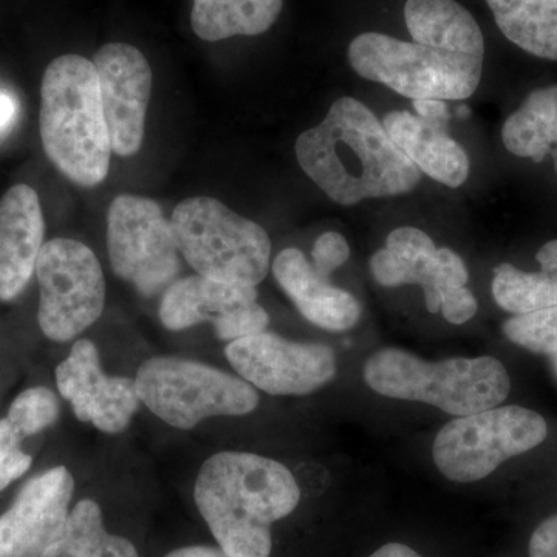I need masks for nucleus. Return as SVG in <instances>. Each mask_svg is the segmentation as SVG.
<instances>
[{
	"instance_id": "f257e3e1",
	"label": "nucleus",
	"mask_w": 557,
	"mask_h": 557,
	"mask_svg": "<svg viewBox=\"0 0 557 557\" xmlns=\"http://www.w3.org/2000/svg\"><path fill=\"white\" fill-rule=\"evenodd\" d=\"M296 157L319 189L344 207L408 194L421 178L372 110L350 97L333 102L318 126L299 135Z\"/></svg>"
},
{
	"instance_id": "f03ea898",
	"label": "nucleus",
	"mask_w": 557,
	"mask_h": 557,
	"mask_svg": "<svg viewBox=\"0 0 557 557\" xmlns=\"http://www.w3.org/2000/svg\"><path fill=\"white\" fill-rule=\"evenodd\" d=\"M194 498L223 552L269 557L271 530L298 508L300 490L292 471L273 458L225 450L201 465Z\"/></svg>"
},
{
	"instance_id": "7ed1b4c3",
	"label": "nucleus",
	"mask_w": 557,
	"mask_h": 557,
	"mask_svg": "<svg viewBox=\"0 0 557 557\" xmlns=\"http://www.w3.org/2000/svg\"><path fill=\"white\" fill-rule=\"evenodd\" d=\"M39 129L47 157L65 177L86 188L104 182L113 150L94 61L64 54L50 62Z\"/></svg>"
},
{
	"instance_id": "20e7f679",
	"label": "nucleus",
	"mask_w": 557,
	"mask_h": 557,
	"mask_svg": "<svg viewBox=\"0 0 557 557\" xmlns=\"http://www.w3.org/2000/svg\"><path fill=\"white\" fill-rule=\"evenodd\" d=\"M362 373L383 397L426 403L456 417L497 408L511 391L507 369L493 357L428 362L399 348H381Z\"/></svg>"
},
{
	"instance_id": "39448f33",
	"label": "nucleus",
	"mask_w": 557,
	"mask_h": 557,
	"mask_svg": "<svg viewBox=\"0 0 557 557\" xmlns=\"http://www.w3.org/2000/svg\"><path fill=\"white\" fill-rule=\"evenodd\" d=\"M172 233L180 255L200 276L258 287L269 274L267 231L212 197H190L174 209Z\"/></svg>"
},
{
	"instance_id": "423d86ee",
	"label": "nucleus",
	"mask_w": 557,
	"mask_h": 557,
	"mask_svg": "<svg viewBox=\"0 0 557 557\" xmlns=\"http://www.w3.org/2000/svg\"><path fill=\"white\" fill-rule=\"evenodd\" d=\"M348 61L362 78L410 100H467L478 90L482 58L442 47L362 33L348 46Z\"/></svg>"
},
{
	"instance_id": "0eeeda50",
	"label": "nucleus",
	"mask_w": 557,
	"mask_h": 557,
	"mask_svg": "<svg viewBox=\"0 0 557 557\" xmlns=\"http://www.w3.org/2000/svg\"><path fill=\"white\" fill-rule=\"evenodd\" d=\"M135 387L153 416L182 431L205 418L247 416L259 406L258 392L248 381L193 359H146Z\"/></svg>"
},
{
	"instance_id": "6e6552de",
	"label": "nucleus",
	"mask_w": 557,
	"mask_h": 557,
	"mask_svg": "<svg viewBox=\"0 0 557 557\" xmlns=\"http://www.w3.org/2000/svg\"><path fill=\"white\" fill-rule=\"evenodd\" d=\"M547 435V421L534 410L497 406L445 424L435 437L432 457L446 479L479 482L509 458L537 448Z\"/></svg>"
},
{
	"instance_id": "1a4fd4ad",
	"label": "nucleus",
	"mask_w": 557,
	"mask_h": 557,
	"mask_svg": "<svg viewBox=\"0 0 557 557\" xmlns=\"http://www.w3.org/2000/svg\"><path fill=\"white\" fill-rule=\"evenodd\" d=\"M40 298L39 327L46 338L69 343L101 318L106 278L100 260L87 245L51 239L36 263Z\"/></svg>"
},
{
	"instance_id": "9d476101",
	"label": "nucleus",
	"mask_w": 557,
	"mask_h": 557,
	"mask_svg": "<svg viewBox=\"0 0 557 557\" xmlns=\"http://www.w3.org/2000/svg\"><path fill=\"white\" fill-rule=\"evenodd\" d=\"M108 249L116 276L153 298L178 276V248L170 220L156 200L120 196L108 212Z\"/></svg>"
},
{
	"instance_id": "9b49d317",
	"label": "nucleus",
	"mask_w": 557,
	"mask_h": 557,
	"mask_svg": "<svg viewBox=\"0 0 557 557\" xmlns=\"http://www.w3.org/2000/svg\"><path fill=\"white\" fill-rule=\"evenodd\" d=\"M230 364L240 379L270 395H309L335 379L336 355L325 344L295 343L262 332L231 341Z\"/></svg>"
},
{
	"instance_id": "f8f14e48",
	"label": "nucleus",
	"mask_w": 557,
	"mask_h": 557,
	"mask_svg": "<svg viewBox=\"0 0 557 557\" xmlns=\"http://www.w3.org/2000/svg\"><path fill=\"white\" fill-rule=\"evenodd\" d=\"M102 109L112 150L121 157L138 152L145 138L152 70L145 54L129 44H106L95 54Z\"/></svg>"
},
{
	"instance_id": "ddd939ff",
	"label": "nucleus",
	"mask_w": 557,
	"mask_h": 557,
	"mask_svg": "<svg viewBox=\"0 0 557 557\" xmlns=\"http://www.w3.org/2000/svg\"><path fill=\"white\" fill-rule=\"evenodd\" d=\"M58 391L72 405L83 423H91L106 434H119L138 412L135 380L108 376L101 368L98 347L90 339L73 344L69 357L54 372Z\"/></svg>"
},
{
	"instance_id": "4468645a",
	"label": "nucleus",
	"mask_w": 557,
	"mask_h": 557,
	"mask_svg": "<svg viewBox=\"0 0 557 557\" xmlns=\"http://www.w3.org/2000/svg\"><path fill=\"white\" fill-rule=\"evenodd\" d=\"M372 276L383 287L420 285L431 313H438L442 296L467 287L468 269L453 249L437 248L424 231L403 226L387 236L386 247L370 259Z\"/></svg>"
},
{
	"instance_id": "2eb2a0df",
	"label": "nucleus",
	"mask_w": 557,
	"mask_h": 557,
	"mask_svg": "<svg viewBox=\"0 0 557 557\" xmlns=\"http://www.w3.org/2000/svg\"><path fill=\"white\" fill-rule=\"evenodd\" d=\"M75 480L65 467L28 480L0 516V557H42L69 518Z\"/></svg>"
},
{
	"instance_id": "dca6fc26",
	"label": "nucleus",
	"mask_w": 557,
	"mask_h": 557,
	"mask_svg": "<svg viewBox=\"0 0 557 557\" xmlns=\"http://www.w3.org/2000/svg\"><path fill=\"white\" fill-rule=\"evenodd\" d=\"M42 208L36 190L16 185L0 199V302L20 298L44 247Z\"/></svg>"
},
{
	"instance_id": "f3484780",
	"label": "nucleus",
	"mask_w": 557,
	"mask_h": 557,
	"mask_svg": "<svg viewBox=\"0 0 557 557\" xmlns=\"http://www.w3.org/2000/svg\"><path fill=\"white\" fill-rule=\"evenodd\" d=\"M273 274L296 309L311 324L330 332H344L357 325L361 317L357 298L330 284L329 277L319 274L300 249L287 248L278 252L273 262Z\"/></svg>"
},
{
	"instance_id": "a211bd4d",
	"label": "nucleus",
	"mask_w": 557,
	"mask_h": 557,
	"mask_svg": "<svg viewBox=\"0 0 557 557\" xmlns=\"http://www.w3.org/2000/svg\"><path fill=\"white\" fill-rule=\"evenodd\" d=\"M384 131L399 150L424 174L449 188L467 182L469 159L465 149L450 138L448 124L431 123L409 112H391Z\"/></svg>"
},
{
	"instance_id": "6ab92c4d",
	"label": "nucleus",
	"mask_w": 557,
	"mask_h": 557,
	"mask_svg": "<svg viewBox=\"0 0 557 557\" xmlns=\"http://www.w3.org/2000/svg\"><path fill=\"white\" fill-rule=\"evenodd\" d=\"M258 288L251 285L226 284L194 274L166 288L160 304V321L172 332L205 322L214 325L230 311L258 302Z\"/></svg>"
},
{
	"instance_id": "aec40b11",
	"label": "nucleus",
	"mask_w": 557,
	"mask_h": 557,
	"mask_svg": "<svg viewBox=\"0 0 557 557\" xmlns=\"http://www.w3.org/2000/svg\"><path fill=\"white\" fill-rule=\"evenodd\" d=\"M405 20L413 42L485 58L478 21L456 0H408Z\"/></svg>"
},
{
	"instance_id": "412c9836",
	"label": "nucleus",
	"mask_w": 557,
	"mask_h": 557,
	"mask_svg": "<svg viewBox=\"0 0 557 557\" xmlns=\"http://www.w3.org/2000/svg\"><path fill=\"white\" fill-rule=\"evenodd\" d=\"M284 0H194L190 27L201 40L258 36L269 32Z\"/></svg>"
},
{
	"instance_id": "4be33fe9",
	"label": "nucleus",
	"mask_w": 557,
	"mask_h": 557,
	"mask_svg": "<svg viewBox=\"0 0 557 557\" xmlns=\"http://www.w3.org/2000/svg\"><path fill=\"white\" fill-rule=\"evenodd\" d=\"M536 259L541 263L536 273L520 271L511 263L494 270V300L515 317L557 306V239L539 249Z\"/></svg>"
},
{
	"instance_id": "5701e85b",
	"label": "nucleus",
	"mask_w": 557,
	"mask_h": 557,
	"mask_svg": "<svg viewBox=\"0 0 557 557\" xmlns=\"http://www.w3.org/2000/svg\"><path fill=\"white\" fill-rule=\"evenodd\" d=\"M502 139L509 152L536 163L549 153L557 172V86L534 90L505 121Z\"/></svg>"
},
{
	"instance_id": "b1692460",
	"label": "nucleus",
	"mask_w": 557,
	"mask_h": 557,
	"mask_svg": "<svg viewBox=\"0 0 557 557\" xmlns=\"http://www.w3.org/2000/svg\"><path fill=\"white\" fill-rule=\"evenodd\" d=\"M497 27L520 49L557 61V0H486Z\"/></svg>"
},
{
	"instance_id": "393cba45",
	"label": "nucleus",
	"mask_w": 557,
	"mask_h": 557,
	"mask_svg": "<svg viewBox=\"0 0 557 557\" xmlns=\"http://www.w3.org/2000/svg\"><path fill=\"white\" fill-rule=\"evenodd\" d=\"M42 557H139L129 539L109 533L100 505L79 500Z\"/></svg>"
},
{
	"instance_id": "a878e982",
	"label": "nucleus",
	"mask_w": 557,
	"mask_h": 557,
	"mask_svg": "<svg viewBox=\"0 0 557 557\" xmlns=\"http://www.w3.org/2000/svg\"><path fill=\"white\" fill-rule=\"evenodd\" d=\"M60 417V401L49 387H30L11 403L9 421L21 440L39 434L57 423Z\"/></svg>"
},
{
	"instance_id": "bb28decb",
	"label": "nucleus",
	"mask_w": 557,
	"mask_h": 557,
	"mask_svg": "<svg viewBox=\"0 0 557 557\" xmlns=\"http://www.w3.org/2000/svg\"><path fill=\"white\" fill-rule=\"evenodd\" d=\"M511 343L541 355H557V306L518 314L502 325Z\"/></svg>"
},
{
	"instance_id": "cd10ccee",
	"label": "nucleus",
	"mask_w": 557,
	"mask_h": 557,
	"mask_svg": "<svg viewBox=\"0 0 557 557\" xmlns=\"http://www.w3.org/2000/svg\"><path fill=\"white\" fill-rule=\"evenodd\" d=\"M270 317L259 302L248 304L230 311L226 317L215 322V335L222 341H236L259 335L269 327Z\"/></svg>"
},
{
	"instance_id": "c85d7f7f",
	"label": "nucleus",
	"mask_w": 557,
	"mask_h": 557,
	"mask_svg": "<svg viewBox=\"0 0 557 557\" xmlns=\"http://www.w3.org/2000/svg\"><path fill=\"white\" fill-rule=\"evenodd\" d=\"M350 258V247L338 233H324L314 242L311 249L314 270L324 277L343 267Z\"/></svg>"
},
{
	"instance_id": "c756f323",
	"label": "nucleus",
	"mask_w": 557,
	"mask_h": 557,
	"mask_svg": "<svg viewBox=\"0 0 557 557\" xmlns=\"http://www.w3.org/2000/svg\"><path fill=\"white\" fill-rule=\"evenodd\" d=\"M478 310V299L467 287L449 289L442 296L440 311L450 324L460 325L471 321Z\"/></svg>"
},
{
	"instance_id": "7c9ffc66",
	"label": "nucleus",
	"mask_w": 557,
	"mask_h": 557,
	"mask_svg": "<svg viewBox=\"0 0 557 557\" xmlns=\"http://www.w3.org/2000/svg\"><path fill=\"white\" fill-rule=\"evenodd\" d=\"M530 557H557V515L545 519L530 539Z\"/></svg>"
},
{
	"instance_id": "2f4dec72",
	"label": "nucleus",
	"mask_w": 557,
	"mask_h": 557,
	"mask_svg": "<svg viewBox=\"0 0 557 557\" xmlns=\"http://www.w3.org/2000/svg\"><path fill=\"white\" fill-rule=\"evenodd\" d=\"M32 463V456L25 454L21 448L7 457L0 463V491L5 490L14 480L21 479L30 469Z\"/></svg>"
},
{
	"instance_id": "473e14b6",
	"label": "nucleus",
	"mask_w": 557,
	"mask_h": 557,
	"mask_svg": "<svg viewBox=\"0 0 557 557\" xmlns=\"http://www.w3.org/2000/svg\"><path fill=\"white\" fill-rule=\"evenodd\" d=\"M413 109L417 110L421 120L431 121V123L448 124L449 109L446 101L442 100H416Z\"/></svg>"
},
{
	"instance_id": "72a5a7b5",
	"label": "nucleus",
	"mask_w": 557,
	"mask_h": 557,
	"mask_svg": "<svg viewBox=\"0 0 557 557\" xmlns=\"http://www.w3.org/2000/svg\"><path fill=\"white\" fill-rule=\"evenodd\" d=\"M22 440L14 428L11 426L9 418L0 420V463L10 457L14 450L21 448Z\"/></svg>"
},
{
	"instance_id": "f704fd0d",
	"label": "nucleus",
	"mask_w": 557,
	"mask_h": 557,
	"mask_svg": "<svg viewBox=\"0 0 557 557\" xmlns=\"http://www.w3.org/2000/svg\"><path fill=\"white\" fill-rule=\"evenodd\" d=\"M164 557H234L223 552L220 547H208V545H193V547H183L174 549Z\"/></svg>"
},
{
	"instance_id": "c9c22d12",
	"label": "nucleus",
	"mask_w": 557,
	"mask_h": 557,
	"mask_svg": "<svg viewBox=\"0 0 557 557\" xmlns=\"http://www.w3.org/2000/svg\"><path fill=\"white\" fill-rule=\"evenodd\" d=\"M369 557H423L418 555L416 549L408 547L405 544H398V542H392V544L383 545V547L376 549L373 555Z\"/></svg>"
},
{
	"instance_id": "e433bc0d",
	"label": "nucleus",
	"mask_w": 557,
	"mask_h": 557,
	"mask_svg": "<svg viewBox=\"0 0 557 557\" xmlns=\"http://www.w3.org/2000/svg\"><path fill=\"white\" fill-rule=\"evenodd\" d=\"M16 113V104L11 100L9 95L0 94V131L9 126Z\"/></svg>"
},
{
	"instance_id": "4c0bfd02",
	"label": "nucleus",
	"mask_w": 557,
	"mask_h": 557,
	"mask_svg": "<svg viewBox=\"0 0 557 557\" xmlns=\"http://www.w3.org/2000/svg\"><path fill=\"white\" fill-rule=\"evenodd\" d=\"M457 115L460 116H468L469 115V109L467 106H461L460 110H458Z\"/></svg>"
}]
</instances>
